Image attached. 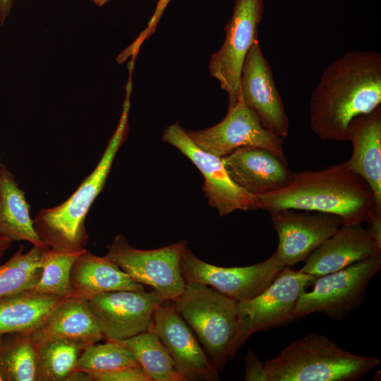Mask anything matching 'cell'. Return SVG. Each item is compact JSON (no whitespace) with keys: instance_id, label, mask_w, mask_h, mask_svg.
Wrapping results in <instances>:
<instances>
[{"instance_id":"6da1fadb","label":"cell","mask_w":381,"mask_h":381,"mask_svg":"<svg viewBox=\"0 0 381 381\" xmlns=\"http://www.w3.org/2000/svg\"><path fill=\"white\" fill-rule=\"evenodd\" d=\"M381 104V54L353 51L327 65L311 93L309 121L323 141H349L353 119Z\"/></svg>"},{"instance_id":"7a4b0ae2","label":"cell","mask_w":381,"mask_h":381,"mask_svg":"<svg viewBox=\"0 0 381 381\" xmlns=\"http://www.w3.org/2000/svg\"><path fill=\"white\" fill-rule=\"evenodd\" d=\"M254 197L258 209L269 213L282 209L322 212L341 217L345 224L366 222L377 210L370 188L347 160L319 170L292 172L282 188Z\"/></svg>"},{"instance_id":"3957f363","label":"cell","mask_w":381,"mask_h":381,"mask_svg":"<svg viewBox=\"0 0 381 381\" xmlns=\"http://www.w3.org/2000/svg\"><path fill=\"white\" fill-rule=\"evenodd\" d=\"M131 92H126L116 131L93 171L63 203L41 210L33 219L35 229L47 248L64 252L83 250L88 234L86 215L102 190L116 155L128 136Z\"/></svg>"},{"instance_id":"277c9868","label":"cell","mask_w":381,"mask_h":381,"mask_svg":"<svg viewBox=\"0 0 381 381\" xmlns=\"http://www.w3.org/2000/svg\"><path fill=\"white\" fill-rule=\"evenodd\" d=\"M380 365L353 353L327 336L312 332L264 362L265 381H356Z\"/></svg>"},{"instance_id":"5b68a950","label":"cell","mask_w":381,"mask_h":381,"mask_svg":"<svg viewBox=\"0 0 381 381\" xmlns=\"http://www.w3.org/2000/svg\"><path fill=\"white\" fill-rule=\"evenodd\" d=\"M172 303L220 373L240 348L237 301L207 285L188 282Z\"/></svg>"},{"instance_id":"8992f818","label":"cell","mask_w":381,"mask_h":381,"mask_svg":"<svg viewBox=\"0 0 381 381\" xmlns=\"http://www.w3.org/2000/svg\"><path fill=\"white\" fill-rule=\"evenodd\" d=\"M380 270L381 255H377L318 277L312 290L298 298L295 319L318 313L341 321L363 305L368 285Z\"/></svg>"},{"instance_id":"52a82bcc","label":"cell","mask_w":381,"mask_h":381,"mask_svg":"<svg viewBox=\"0 0 381 381\" xmlns=\"http://www.w3.org/2000/svg\"><path fill=\"white\" fill-rule=\"evenodd\" d=\"M187 241H181L153 249L141 250L131 246L121 234L107 246L106 255L133 280L146 284L166 301H174L183 291L186 282L180 262Z\"/></svg>"},{"instance_id":"ba28073f","label":"cell","mask_w":381,"mask_h":381,"mask_svg":"<svg viewBox=\"0 0 381 381\" xmlns=\"http://www.w3.org/2000/svg\"><path fill=\"white\" fill-rule=\"evenodd\" d=\"M317 278L285 266L263 291L248 300L237 302L239 347L258 332L295 320L298 298Z\"/></svg>"},{"instance_id":"9c48e42d","label":"cell","mask_w":381,"mask_h":381,"mask_svg":"<svg viewBox=\"0 0 381 381\" xmlns=\"http://www.w3.org/2000/svg\"><path fill=\"white\" fill-rule=\"evenodd\" d=\"M263 11V0H235L232 16L224 28V42L210 58V74L228 94L229 107L238 99L242 66L249 49L258 40Z\"/></svg>"},{"instance_id":"30bf717a","label":"cell","mask_w":381,"mask_h":381,"mask_svg":"<svg viewBox=\"0 0 381 381\" xmlns=\"http://www.w3.org/2000/svg\"><path fill=\"white\" fill-rule=\"evenodd\" d=\"M284 267L274 253L268 259L249 266H217L202 260L188 247L184 249L180 262L186 282L204 284L237 302L260 294Z\"/></svg>"},{"instance_id":"8fae6325","label":"cell","mask_w":381,"mask_h":381,"mask_svg":"<svg viewBox=\"0 0 381 381\" xmlns=\"http://www.w3.org/2000/svg\"><path fill=\"white\" fill-rule=\"evenodd\" d=\"M186 132L200 148L220 158L241 147H256L269 150L287 163L283 138L262 126L240 94L236 103L228 107L226 116L220 122L205 129L186 130Z\"/></svg>"},{"instance_id":"7c38bea8","label":"cell","mask_w":381,"mask_h":381,"mask_svg":"<svg viewBox=\"0 0 381 381\" xmlns=\"http://www.w3.org/2000/svg\"><path fill=\"white\" fill-rule=\"evenodd\" d=\"M162 140L177 148L200 171L205 179L202 186L205 196L220 216L237 210L258 209L254 195L231 179L222 158L200 148L179 123L176 122L167 127Z\"/></svg>"},{"instance_id":"4fadbf2b","label":"cell","mask_w":381,"mask_h":381,"mask_svg":"<svg viewBox=\"0 0 381 381\" xmlns=\"http://www.w3.org/2000/svg\"><path fill=\"white\" fill-rule=\"evenodd\" d=\"M164 298L156 291L119 290L98 294L87 302L107 341H122L148 330Z\"/></svg>"},{"instance_id":"5bb4252c","label":"cell","mask_w":381,"mask_h":381,"mask_svg":"<svg viewBox=\"0 0 381 381\" xmlns=\"http://www.w3.org/2000/svg\"><path fill=\"white\" fill-rule=\"evenodd\" d=\"M270 214L279 239L274 253L289 267L306 260L344 224L341 217L322 212L282 209Z\"/></svg>"},{"instance_id":"9a60e30c","label":"cell","mask_w":381,"mask_h":381,"mask_svg":"<svg viewBox=\"0 0 381 381\" xmlns=\"http://www.w3.org/2000/svg\"><path fill=\"white\" fill-rule=\"evenodd\" d=\"M239 92L246 105L255 114L265 129L283 139L287 136L289 118L274 82L272 68L258 40L251 46L244 60Z\"/></svg>"},{"instance_id":"2e32d148","label":"cell","mask_w":381,"mask_h":381,"mask_svg":"<svg viewBox=\"0 0 381 381\" xmlns=\"http://www.w3.org/2000/svg\"><path fill=\"white\" fill-rule=\"evenodd\" d=\"M164 302L155 313L152 328L167 349L183 381L219 380V373L193 330L173 303L164 304Z\"/></svg>"},{"instance_id":"e0dca14e","label":"cell","mask_w":381,"mask_h":381,"mask_svg":"<svg viewBox=\"0 0 381 381\" xmlns=\"http://www.w3.org/2000/svg\"><path fill=\"white\" fill-rule=\"evenodd\" d=\"M377 255H381V246L362 223L344 224L309 255L298 270L319 277Z\"/></svg>"},{"instance_id":"ac0fdd59","label":"cell","mask_w":381,"mask_h":381,"mask_svg":"<svg viewBox=\"0 0 381 381\" xmlns=\"http://www.w3.org/2000/svg\"><path fill=\"white\" fill-rule=\"evenodd\" d=\"M222 160L231 179L253 195L282 188L292 174L287 163L260 147H241Z\"/></svg>"},{"instance_id":"d6986e66","label":"cell","mask_w":381,"mask_h":381,"mask_svg":"<svg viewBox=\"0 0 381 381\" xmlns=\"http://www.w3.org/2000/svg\"><path fill=\"white\" fill-rule=\"evenodd\" d=\"M349 141L353 146L349 167L368 183L381 210V106L351 121Z\"/></svg>"},{"instance_id":"ffe728a7","label":"cell","mask_w":381,"mask_h":381,"mask_svg":"<svg viewBox=\"0 0 381 381\" xmlns=\"http://www.w3.org/2000/svg\"><path fill=\"white\" fill-rule=\"evenodd\" d=\"M70 282L72 297L87 301L108 291L145 290L142 284L131 278L108 257L97 256L87 249L75 260Z\"/></svg>"},{"instance_id":"44dd1931","label":"cell","mask_w":381,"mask_h":381,"mask_svg":"<svg viewBox=\"0 0 381 381\" xmlns=\"http://www.w3.org/2000/svg\"><path fill=\"white\" fill-rule=\"evenodd\" d=\"M30 335L37 345L64 339L84 349L104 338L88 302L73 297L66 298L45 323Z\"/></svg>"},{"instance_id":"7402d4cb","label":"cell","mask_w":381,"mask_h":381,"mask_svg":"<svg viewBox=\"0 0 381 381\" xmlns=\"http://www.w3.org/2000/svg\"><path fill=\"white\" fill-rule=\"evenodd\" d=\"M66 298L31 289L0 297V337L33 333Z\"/></svg>"},{"instance_id":"603a6c76","label":"cell","mask_w":381,"mask_h":381,"mask_svg":"<svg viewBox=\"0 0 381 381\" xmlns=\"http://www.w3.org/2000/svg\"><path fill=\"white\" fill-rule=\"evenodd\" d=\"M30 206L25 192L15 180L14 175L0 165V236L12 241H25L47 248L37 235L30 216Z\"/></svg>"},{"instance_id":"cb8c5ba5","label":"cell","mask_w":381,"mask_h":381,"mask_svg":"<svg viewBox=\"0 0 381 381\" xmlns=\"http://www.w3.org/2000/svg\"><path fill=\"white\" fill-rule=\"evenodd\" d=\"M0 371L6 381H39L38 346L30 334L0 337Z\"/></svg>"},{"instance_id":"d4e9b609","label":"cell","mask_w":381,"mask_h":381,"mask_svg":"<svg viewBox=\"0 0 381 381\" xmlns=\"http://www.w3.org/2000/svg\"><path fill=\"white\" fill-rule=\"evenodd\" d=\"M118 342L134 356L152 381H183L152 325L146 332Z\"/></svg>"},{"instance_id":"484cf974","label":"cell","mask_w":381,"mask_h":381,"mask_svg":"<svg viewBox=\"0 0 381 381\" xmlns=\"http://www.w3.org/2000/svg\"><path fill=\"white\" fill-rule=\"evenodd\" d=\"M44 248L33 246L23 253L22 246L4 264L0 265V297L32 289L42 272Z\"/></svg>"},{"instance_id":"4316f807","label":"cell","mask_w":381,"mask_h":381,"mask_svg":"<svg viewBox=\"0 0 381 381\" xmlns=\"http://www.w3.org/2000/svg\"><path fill=\"white\" fill-rule=\"evenodd\" d=\"M83 250L64 252L44 248L41 256V274L31 290L42 294L72 297L71 271L75 260Z\"/></svg>"},{"instance_id":"83f0119b","label":"cell","mask_w":381,"mask_h":381,"mask_svg":"<svg viewBox=\"0 0 381 381\" xmlns=\"http://www.w3.org/2000/svg\"><path fill=\"white\" fill-rule=\"evenodd\" d=\"M37 346L39 381H67L84 349L64 339L47 341Z\"/></svg>"},{"instance_id":"f1b7e54d","label":"cell","mask_w":381,"mask_h":381,"mask_svg":"<svg viewBox=\"0 0 381 381\" xmlns=\"http://www.w3.org/2000/svg\"><path fill=\"white\" fill-rule=\"evenodd\" d=\"M140 366L134 356L121 343L107 341L86 346L80 353L75 370L86 373L112 370L120 368Z\"/></svg>"},{"instance_id":"f546056e","label":"cell","mask_w":381,"mask_h":381,"mask_svg":"<svg viewBox=\"0 0 381 381\" xmlns=\"http://www.w3.org/2000/svg\"><path fill=\"white\" fill-rule=\"evenodd\" d=\"M88 374L91 381H152L140 366L124 367Z\"/></svg>"},{"instance_id":"4dcf8cb0","label":"cell","mask_w":381,"mask_h":381,"mask_svg":"<svg viewBox=\"0 0 381 381\" xmlns=\"http://www.w3.org/2000/svg\"><path fill=\"white\" fill-rule=\"evenodd\" d=\"M170 1L171 0H158L155 11L145 29L139 35L136 40L123 51L125 56L129 57L131 56L136 55L143 42L153 35L159 19Z\"/></svg>"},{"instance_id":"1f68e13d","label":"cell","mask_w":381,"mask_h":381,"mask_svg":"<svg viewBox=\"0 0 381 381\" xmlns=\"http://www.w3.org/2000/svg\"><path fill=\"white\" fill-rule=\"evenodd\" d=\"M246 381H265L264 362L260 361L249 351L245 357Z\"/></svg>"},{"instance_id":"d6a6232c","label":"cell","mask_w":381,"mask_h":381,"mask_svg":"<svg viewBox=\"0 0 381 381\" xmlns=\"http://www.w3.org/2000/svg\"><path fill=\"white\" fill-rule=\"evenodd\" d=\"M367 229L378 245L381 246V211L375 210L366 222Z\"/></svg>"},{"instance_id":"836d02e7","label":"cell","mask_w":381,"mask_h":381,"mask_svg":"<svg viewBox=\"0 0 381 381\" xmlns=\"http://www.w3.org/2000/svg\"><path fill=\"white\" fill-rule=\"evenodd\" d=\"M14 0H0V23L3 25L9 16Z\"/></svg>"},{"instance_id":"e575fe53","label":"cell","mask_w":381,"mask_h":381,"mask_svg":"<svg viewBox=\"0 0 381 381\" xmlns=\"http://www.w3.org/2000/svg\"><path fill=\"white\" fill-rule=\"evenodd\" d=\"M91 381L88 373L75 370L68 376L67 381Z\"/></svg>"},{"instance_id":"d590c367","label":"cell","mask_w":381,"mask_h":381,"mask_svg":"<svg viewBox=\"0 0 381 381\" xmlns=\"http://www.w3.org/2000/svg\"><path fill=\"white\" fill-rule=\"evenodd\" d=\"M12 243L13 241L11 240L0 236V262L5 253L10 248Z\"/></svg>"},{"instance_id":"8d00e7d4","label":"cell","mask_w":381,"mask_h":381,"mask_svg":"<svg viewBox=\"0 0 381 381\" xmlns=\"http://www.w3.org/2000/svg\"><path fill=\"white\" fill-rule=\"evenodd\" d=\"M99 6H102L109 1V0H90Z\"/></svg>"},{"instance_id":"74e56055","label":"cell","mask_w":381,"mask_h":381,"mask_svg":"<svg viewBox=\"0 0 381 381\" xmlns=\"http://www.w3.org/2000/svg\"><path fill=\"white\" fill-rule=\"evenodd\" d=\"M0 381H6L4 377L2 375V373H1V371H0Z\"/></svg>"},{"instance_id":"f35d334b","label":"cell","mask_w":381,"mask_h":381,"mask_svg":"<svg viewBox=\"0 0 381 381\" xmlns=\"http://www.w3.org/2000/svg\"><path fill=\"white\" fill-rule=\"evenodd\" d=\"M1 164L0 163V165H1Z\"/></svg>"}]
</instances>
